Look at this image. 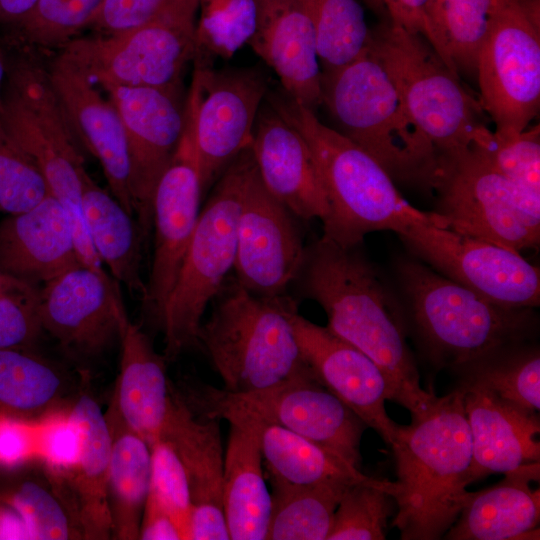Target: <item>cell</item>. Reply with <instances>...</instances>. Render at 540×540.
<instances>
[{"label": "cell", "instance_id": "cell-1", "mask_svg": "<svg viewBox=\"0 0 540 540\" xmlns=\"http://www.w3.org/2000/svg\"><path fill=\"white\" fill-rule=\"evenodd\" d=\"M360 246H341L323 237L315 240L306 246L292 285L300 298L322 307L332 333L380 368L390 401L409 410L412 417L419 416L437 397L420 385L399 298Z\"/></svg>", "mask_w": 540, "mask_h": 540}, {"label": "cell", "instance_id": "cell-2", "mask_svg": "<svg viewBox=\"0 0 540 540\" xmlns=\"http://www.w3.org/2000/svg\"><path fill=\"white\" fill-rule=\"evenodd\" d=\"M460 385L409 425L398 424L392 448L395 482L388 494L397 505L392 526L402 540H437L458 518L471 492L472 441Z\"/></svg>", "mask_w": 540, "mask_h": 540}, {"label": "cell", "instance_id": "cell-3", "mask_svg": "<svg viewBox=\"0 0 540 540\" xmlns=\"http://www.w3.org/2000/svg\"><path fill=\"white\" fill-rule=\"evenodd\" d=\"M400 302L426 355L435 365L461 372L536 333L535 308L495 303L443 276L418 259L396 266Z\"/></svg>", "mask_w": 540, "mask_h": 540}, {"label": "cell", "instance_id": "cell-4", "mask_svg": "<svg viewBox=\"0 0 540 540\" xmlns=\"http://www.w3.org/2000/svg\"><path fill=\"white\" fill-rule=\"evenodd\" d=\"M270 104L306 140L327 198L322 237L341 246L362 244L375 231L403 232L431 212L412 206L386 170L342 133L323 124L310 108L286 94Z\"/></svg>", "mask_w": 540, "mask_h": 540}, {"label": "cell", "instance_id": "cell-5", "mask_svg": "<svg viewBox=\"0 0 540 540\" xmlns=\"http://www.w3.org/2000/svg\"><path fill=\"white\" fill-rule=\"evenodd\" d=\"M197 345L210 358L230 393L266 389L300 377H315L290 320L298 309L288 294L259 296L227 279L211 301Z\"/></svg>", "mask_w": 540, "mask_h": 540}, {"label": "cell", "instance_id": "cell-6", "mask_svg": "<svg viewBox=\"0 0 540 540\" xmlns=\"http://www.w3.org/2000/svg\"><path fill=\"white\" fill-rule=\"evenodd\" d=\"M325 104L344 136L392 179L431 187L438 151L405 111L381 64L366 47L338 69L322 72Z\"/></svg>", "mask_w": 540, "mask_h": 540}, {"label": "cell", "instance_id": "cell-7", "mask_svg": "<svg viewBox=\"0 0 540 540\" xmlns=\"http://www.w3.org/2000/svg\"><path fill=\"white\" fill-rule=\"evenodd\" d=\"M3 124L34 160L49 194L67 212L80 262L97 272V256L82 214V175L86 171L80 143L51 84L47 67L23 54L7 59L0 112Z\"/></svg>", "mask_w": 540, "mask_h": 540}, {"label": "cell", "instance_id": "cell-8", "mask_svg": "<svg viewBox=\"0 0 540 540\" xmlns=\"http://www.w3.org/2000/svg\"><path fill=\"white\" fill-rule=\"evenodd\" d=\"M254 168L249 147L223 171L201 208L158 323L164 335L166 360L197 345L204 312L234 269L239 211Z\"/></svg>", "mask_w": 540, "mask_h": 540}, {"label": "cell", "instance_id": "cell-9", "mask_svg": "<svg viewBox=\"0 0 540 540\" xmlns=\"http://www.w3.org/2000/svg\"><path fill=\"white\" fill-rule=\"evenodd\" d=\"M367 48L387 73L410 119L438 153L469 147L487 126L479 100L421 34L389 21L371 29Z\"/></svg>", "mask_w": 540, "mask_h": 540}, {"label": "cell", "instance_id": "cell-10", "mask_svg": "<svg viewBox=\"0 0 540 540\" xmlns=\"http://www.w3.org/2000/svg\"><path fill=\"white\" fill-rule=\"evenodd\" d=\"M435 224L522 252L540 242V197L495 169L473 145L439 153Z\"/></svg>", "mask_w": 540, "mask_h": 540}, {"label": "cell", "instance_id": "cell-11", "mask_svg": "<svg viewBox=\"0 0 540 540\" xmlns=\"http://www.w3.org/2000/svg\"><path fill=\"white\" fill-rule=\"evenodd\" d=\"M196 414L216 418L238 411L284 427L359 468L365 423L315 377H300L247 393H230L202 382L175 385Z\"/></svg>", "mask_w": 540, "mask_h": 540}, {"label": "cell", "instance_id": "cell-12", "mask_svg": "<svg viewBox=\"0 0 540 540\" xmlns=\"http://www.w3.org/2000/svg\"><path fill=\"white\" fill-rule=\"evenodd\" d=\"M479 103L494 132L514 136L529 127L540 103L539 0H493L476 65Z\"/></svg>", "mask_w": 540, "mask_h": 540}, {"label": "cell", "instance_id": "cell-13", "mask_svg": "<svg viewBox=\"0 0 540 540\" xmlns=\"http://www.w3.org/2000/svg\"><path fill=\"white\" fill-rule=\"evenodd\" d=\"M198 1L139 28L107 36L74 38L61 51L98 86L150 87L179 91L194 60Z\"/></svg>", "mask_w": 540, "mask_h": 540}, {"label": "cell", "instance_id": "cell-14", "mask_svg": "<svg viewBox=\"0 0 540 540\" xmlns=\"http://www.w3.org/2000/svg\"><path fill=\"white\" fill-rule=\"evenodd\" d=\"M194 63L185 133L205 190L251 146L268 82L260 70L219 71L209 61Z\"/></svg>", "mask_w": 540, "mask_h": 540}, {"label": "cell", "instance_id": "cell-15", "mask_svg": "<svg viewBox=\"0 0 540 540\" xmlns=\"http://www.w3.org/2000/svg\"><path fill=\"white\" fill-rule=\"evenodd\" d=\"M416 259L504 306L536 308L540 271L520 252L435 224L430 217L398 234Z\"/></svg>", "mask_w": 540, "mask_h": 540}, {"label": "cell", "instance_id": "cell-16", "mask_svg": "<svg viewBox=\"0 0 540 540\" xmlns=\"http://www.w3.org/2000/svg\"><path fill=\"white\" fill-rule=\"evenodd\" d=\"M294 218L265 189L255 165L241 201L233 269L249 292L281 296L292 286L306 248Z\"/></svg>", "mask_w": 540, "mask_h": 540}, {"label": "cell", "instance_id": "cell-17", "mask_svg": "<svg viewBox=\"0 0 540 540\" xmlns=\"http://www.w3.org/2000/svg\"><path fill=\"white\" fill-rule=\"evenodd\" d=\"M39 311L43 332L70 355L93 358L117 339L126 312L118 283L78 264L43 284Z\"/></svg>", "mask_w": 540, "mask_h": 540}, {"label": "cell", "instance_id": "cell-18", "mask_svg": "<svg viewBox=\"0 0 540 540\" xmlns=\"http://www.w3.org/2000/svg\"><path fill=\"white\" fill-rule=\"evenodd\" d=\"M117 107L127 141L130 189L142 232L152 223L155 186L175 155L185 128L178 92L150 87H103Z\"/></svg>", "mask_w": 540, "mask_h": 540}, {"label": "cell", "instance_id": "cell-19", "mask_svg": "<svg viewBox=\"0 0 540 540\" xmlns=\"http://www.w3.org/2000/svg\"><path fill=\"white\" fill-rule=\"evenodd\" d=\"M203 191L191 145L184 131L178 149L160 176L152 197L154 252L142 298L148 314L157 325L196 227Z\"/></svg>", "mask_w": 540, "mask_h": 540}, {"label": "cell", "instance_id": "cell-20", "mask_svg": "<svg viewBox=\"0 0 540 540\" xmlns=\"http://www.w3.org/2000/svg\"><path fill=\"white\" fill-rule=\"evenodd\" d=\"M290 320L315 378L390 445L398 423L386 412L390 395L380 368L327 327L301 316L298 309L290 313Z\"/></svg>", "mask_w": 540, "mask_h": 540}, {"label": "cell", "instance_id": "cell-21", "mask_svg": "<svg viewBox=\"0 0 540 540\" xmlns=\"http://www.w3.org/2000/svg\"><path fill=\"white\" fill-rule=\"evenodd\" d=\"M47 69L76 138L99 161L110 193L135 216L127 141L117 107L63 51Z\"/></svg>", "mask_w": 540, "mask_h": 540}, {"label": "cell", "instance_id": "cell-22", "mask_svg": "<svg viewBox=\"0 0 540 540\" xmlns=\"http://www.w3.org/2000/svg\"><path fill=\"white\" fill-rule=\"evenodd\" d=\"M162 437L185 469L192 501L188 540H228L223 510L224 451L220 420L194 413L171 383V401Z\"/></svg>", "mask_w": 540, "mask_h": 540}, {"label": "cell", "instance_id": "cell-23", "mask_svg": "<svg viewBox=\"0 0 540 540\" xmlns=\"http://www.w3.org/2000/svg\"><path fill=\"white\" fill-rule=\"evenodd\" d=\"M250 148L273 198L301 220L326 219L329 206L310 148L270 103L257 115Z\"/></svg>", "mask_w": 540, "mask_h": 540}, {"label": "cell", "instance_id": "cell-24", "mask_svg": "<svg viewBox=\"0 0 540 540\" xmlns=\"http://www.w3.org/2000/svg\"><path fill=\"white\" fill-rule=\"evenodd\" d=\"M70 414L81 433V453L67 473L50 476L51 486L66 506L80 539L112 538L108 506L110 432L105 412L87 390L77 393Z\"/></svg>", "mask_w": 540, "mask_h": 540}, {"label": "cell", "instance_id": "cell-25", "mask_svg": "<svg viewBox=\"0 0 540 540\" xmlns=\"http://www.w3.org/2000/svg\"><path fill=\"white\" fill-rule=\"evenodd\" d=\"M248 45L279 78L284 93L314 109L321 104L322 70L312 20L300 0H257Z\"/></svg>", "mask_w": 540, "mask_h": 540}, {"label": "cell", "instance_id": "cell-26", "mask_svg": "<svg viewBox=\"0 0 540 540\" xmlns=\"http://www.w3.org/2000/svg\"><path fill=\"white\" fill-rule=\"evenodd\" d=\"M460 385L472 441L471 483L540 461L538 413L509 403L480 384Z\"/></svg>", "mask_w": 540, "mask_h": 540}, {"label": "cell", "instance_id": "cell-27", "mask_svg": "<svg viewBox=\"0 0 540 540\" xmlns=\"http://www.w3.org/2000/svg\"><path fill=\"white\" fill-rule=\"evenodd\" d=\"M82 264L70 219L51 194L0 222V268L34 285Z\"/></svg>", "mask_w": 540, "mask_h": 540}, {"label": "cell", "instance_id": "cell-28", "mask_svg": "<svg viewBox=\"0 0 540 540\" xmlns=\"http://www.w3.org/2000/svg\"><path fill=\"white\" fill-rule=\"evenodd\" d=\"M120 369L111 399L124 422L151 446L163 434L171 401L166 358L124 312L120 323Z\"/></svg>", "mask_w": 540, "mask_h": 540}, {"label": "cell", "instance_id": "cell-29", "mask_svg": "<svg viewBox=\"0 0 540 540\" xmlns=\"http://www.w3.org/2000/svg\"><path fill=\"white\" fill-rule=\"evenodd\" d=\"M539 476V462L531 463L505 473L491 487L471 492L443 538L507 540L539 533L540 494L531 486Z\"/></svg>", "mask_w": 540, "mask_h": 540}, {"label": "cell", "instance_id": "cell-30", "mask_svg": "<svg viewBox=\"0 0 540 540\" xmlns=\"http://www.w3.org/2000/svg\"><path fill=\"white\" fill-rule=\"evenodd\" d=\"M216 418L255 437L270 481L307 486L371 478L337 454L277 424L238 411H223Z\"/></svg>", "mask_w": 540, "mask_h": 540}, {"label": "cell", "instance_id": "cell-31", "mask_svg": "<svg viewBox=\"0 0 540 540\" xmlns=\"http://www.w3.org/2000/svg\"><path fill=\"white\" fill-rule=\"evenodd\" d=\"M223 510L232 540H266L272 497L255 437L230 424L224 453Z\"/></svg>", "mask_w": 540, "mask_h": 540}, {"label": "cell", "instance_id": "cell-32", "mask_svg": "<svg viewBox=\"0 0 540 540\" xmlns=\"http://www.w3.org/2000/svg\"><path fill=\"white\" fill-rule=\"evenodd\" d=\"M105 417L111 444L108 506L112 538L139 539L151 476V446L122 419L111 399Z\"/></svg>", "mask_w": 540, "mask_h": 540}, {"label": "cell", "instance_id": "cell-33", "mask_svg": "<svg viewBox=\"0 0 540 540\" xmlns=\"http://www.w3.org/2000/svg\"><path fill=\"white\" fill-rule=\"evenodd\" d=\"M82 214L92 246L119 284L145 294L141 277L142 231L121 203L85 171L82 175Z\"/></svg>", "mask_w": 540, "mask_h": 540}, {"label": "cell", "instance_id": "cell-34", "mask_svg": "<svg viewBox=\"0 0 540 540\" xmlns=\"http://www.w3.org/2000/svg\"><path fill=\"white\" fill-rule=\"evenodd\" d=\"M70 379L30 349H0V415L38 421L65 408Z\"/></svg>", "mask_w": 540, "mask_h": 540}, {"label": "cell", "instance_id": "cell-35", "mask_svg": "<svg viewBox=\"0 0 540 540\" xmlns=\"http://www.w3.org/2000/svg\"><path fill=\"white\" fill-rule=\"evenodd\" d=\"M493 0H430L423 12V37L457 76L476 74L489 30Z\"/></svg>", "mask_w": 540, "mask_h": 540}, {"label": "cell", "instance_id": "cell-36", "mask_svg": "<svg viewBox=\"0 0 540 540\" xmlns=\"http://www.w3.org/2000/svg\"><path fill=\"white\" fill-rule=\"evenodd\" d=\"M270 482L272 511L266 540H327L336 508L347 489L355 484L294 486Z\"/></svg>", "mask_w": 540, "mask_h": 540}, {"label": "cell", "instance_id": "cell-37", "mask_svg": "<svg viewBox=\"0 0 540 540\" xmlns=\"http://www.w3.org/2000/svg\"><path fill=\"white\" fill-rule=\"evenodd\" d=\"M529 412L540 409V352L531 341L499 349L458 373Z\"/></svg>", "mask_w": 540, "mask_h": 540}, {"label": "cell", "instance_id": "cell-38", "mask_svg": "<svg viewBox=\"0 0 540 540\" xmlns=\"http://www.w3.org/2000/svg\"><path fill=\"white\" fill-rule=\"evenodd\" d=\"M316 34L322 72L352 61L367 47L370 31L359 0H300Z\"/></svg>", "mask_w": 540, "mask_h": 540}, {"label": "cell", "instance_id": "cell-39", "mask_svg": "<svg viewBox=\"0 0 540 540\" xmlns=\"http://www.w3.org/2000/svg\"><path fill=\"white\" fill-rule=\"evenodd\" d=\"M257 17V0H198L194 60L231 58L248 45Z\"/></svg>", "mask_w": 540, "mask_h": 540}, {"label": "cell", "instance_id": "cell-40", "mask_svg": "<svg viewBox=\"0 0 540 540\" xmlns=\"http://www.w3.org/2000/svg\"><path fill=\"white\" fill-rule=\"evenodd\" d=\"M388 484L370 478L351 485L336 508L327 540H384L391 514Z\"/></svg>", "mask_w": 540, "mask_h": 540}, {"label": "cell", "instance_id": "cell-41", "mask_svg": "<svg viewBox=\"0 0 540 540\" xmlns=\"http://www.w3.org/2000/svg\"><path fill=\"white\" fill-rule=\"evenodd\" d=\"M104 0H38L30 14L15 25L17 39L28 46L63 47L91 26Z\"/></svg>", "mask_w": 540, "mask_h": 540}, {"label": "cell", "instance_id": "cell-42", "mask_svg": "<svg viewBox=\"0 0 540 540\" xmlns=\"http://www.w3.org/2000/svg\"><path fill=\"white\" fill-rule=\"evenodd\" d=\"M472 145L512 183L540 197L539 125L528 127L514 136L498 135L486 126Z\"/></svg>", "mask_w": 540, "mask_h": 540}, {"label": "cell", "instance_id": "cell-43", "mask_svg": "<svg viewBox=\"0 0 540 540\" xmlns=\"http://www.w3.org/2000/svg\"><path fill=\"white\" fill-rule=\"evenodd\" d=\"M46 182L34 160L0 119V211H25L48 195Z\"/></svg>", "mask_w": 540, "mask_h": 540}, {"label": "cell", "instance_id": "cell-44", "mask_svg": "<svg viewBox=\"0 0 540 540\" xmlns=\"http://www.w3.org/2000/svg\"><path fill=\"white\" fill-rule=\"evenodd\" d=\"M22 516L31 539H80L70 514L52 488L27 480L3 493Z\"/></svg>", "mask_w": 540, "mask_h": 540}, {"label": "cell", "instance_id": "cell-45", "mask_svg": "<svg viewBox=\"0 0 540 540\" xmlns=\"http://www.w3.org/2000/svg\"><path fill=\"white\" fill-rule=\"evenodd\" d=\"M148 500L168 512L188 540L192 501L188 478L172 444L161 437L151 445Z\"/></svg>", "mask_w": 540, "mask_h": 540}, {"label": "cell", "instance_id": "cell-46", "mask_svg": "<svg viewBox=\"0 0 540 540\" xmlns=\"http://www.w3.org/2000/svg\"><path fill=\"white\" fill-rule=\"evenodd\" d=\"M38 285L10 276L0 290V349H31L43 333Z\"/></svg>", "mask_w": 540, "mask_h": 540}, {"label": "cell", "instance_id": "cell-47", "mask_svg": "<svg viewBox=\"0 0 540 540\" xmlns=\"http://www.w3.org/2000/svg\"><path fill=\"white\" fill-rule=\"evenodd\" d=\"M70 406L37 421V459L49 476L70 471L81 453V433L70 414Z\"/></svg>", "mask_w": 540, "mask_h": 540}, {"label": "cell", "instance_id": "cell-48", "mask_svg": "<svg viewBox=\"0 0 540 540\" xmlns=\"http://www.w3.org/2000/svg\"><path fill=\"white\" fill-rule=\"evenodd\" d=\"M198 0H104L91 26L107 35L127 32Z\"/></svg>", "mask_w": 540, "mask_h": 540}, {"label": "cell", "instance_id": "cell-49", "mask_svg": "<svg viewBox=\"0 0 540 540\" xmlns=\"http://www.w3.org/2000/svg\"><path fill=\"white\" fill-rule=\"evenodd\" d=\"M37 459V421L0 415V468L15 469Z\"/></svg>", "mask_w": 540, "mask_h": 540}, {"label": "cell", "instance_id": "cell-50", "mask_svg": "<svg viewBox=\"0 0 540 540\" xmlns=\"http://www.w3.org/2000/svg\"><path fill=\"white\" fill-rule=\"evenodd\" d=\"M139 539L184 540L181 529L173 517L151 500H146Z\"/></svg>", "mask_w": 540, "mask_h": 540}, {"label": "cell", "instance_id": "cell-51", "mask_svg": "<svg viewBox=\"0 0 540 540\" xmlns=\"http://www.w3.org/2000/svg\"><path fill=\"white\" fill-rule=\"evenodd\" d=\"M430 0H391L387 8L390 22L423 36V12Z\"/></svg>", "mask_w": 540, "mask_h": 540}, {"label": "cell", "instance_id": "cell-52", "mask_svg": "<svg viewBox=\"0 0 540 540\" xmlns=\"http://www.w3.org/2000/svg\"><path fill=\"white\" fill-rule=\"evenodd\" d=\"M31 539L27 526L14 505L0 495V540Z\"/></svg>", "mask_w": 540, "mask_h": 540}, {"label": "cell", "instance_id": "cell-53", "mask_svg": "<svg viewBox=\"0 0 540 540\" xmlns=\"http://www.w3.org/2000/svg\"><path fill=\"white\" fill-rule=\"evenodd\" d=\"M38 0H0V24L14 27L35 7Z\"/></svg>", "mask_w": 540, "mask_h": 540}, {"label": "cell", "instance_id": "cell-54", "mask_svg": "<svg viewBox=\"0 0 540 540\" xmlns=\"http://www.w3.org/2000/svg\"><path fill=\"white\" fill-rule=\"evenodd\" d=\"M7 76V58L0 53V112L3 105V91Z\"/></svg>", "mask_w": 540, "mask_h": 540}, {"label": "cell", "instance_id": "cell-55", "mask_svg": "<svg viewBox=\"0 0 540 540\" xmlns=\"http://www.w3.org/2000/svg\"><path fill=\"white\" fill-rule=\"evenodd\" d=\"M370 1L375 7L386 10L387 12V8L391 0H370Z\"/></svg>", "mask_w": 540, "mask_h": 540}, {"label": "cell", "instance_id": "cell-56", "mask_svg": "<svg viewBox=\"0 0 540 540\" xmlns=\"http://www.w3.org/2000/svg\"><path fill=\"white\" fill-rule=\"evenodd\" d=\"M10 276L5 274L1 268H0V290L4 288V286L7 284Z\"/></svg>", "mask_w": 540, "mask_h": 540}]
</instances>
